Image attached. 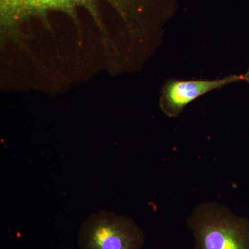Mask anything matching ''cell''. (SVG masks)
Returning a JSON list of instances; mask_svg holds the SVG:
<instances>
[{
	"label": "cell",
	"mask_w": 249,
	"mask_h": 249,
	"mask_svg": "<svg viewBox=\"0 0 249 249\" xmlns=\"http://www.w3.org/2000/svg\"><path fill=\"white\" fill-rule=\"evenodd\" d=\"M193 249H249V220L216 202L199 205L188 219Z\"/></svg>",
	"instance_id": "cell-1"
},
{
	"label": "cell",
	"mask_w": 249,
	"mask_h": 249,
	"mask_svg": "<svg viewBox=\"0 0 249 249\" xmlns=\"http://www.w3.org/2000/svg\"><path fill=\"white\" fill-rule=\"evenodd\" d=\"M78 242L80 249H142L145 234L132 218L100 211L82 224Z\"/></svg>",
	"instance_id": "cell-2"
},
{
	"label": "cell",
	"mask_w": 249,
	"mask_h": 249,
	"mask_svg": "<svg viewBox=\"0 0 249 249\" xmlns=\"http://www.w3.org/2000/svg\"><path fill=\"white\" fill-rule=\"evenodd\" d=\"M124 14L131 0H107ZM96 0H0L1 24L4 29L14 28L22 19L49 10H58L73 15L78 6H85L96 16Z\"/></svg>",
	"instance_id": "cell-3"
},
{
	"label": "cell",
	"mask_w": 249,
	"mask_h": 249,
	"mask_svg": "<svg viewBox=\"0 0 249 249\" xmlns=\"http://www.w3.org/2000/svg\"><path fill=\"white\" fill-rule=\"evenodd\" d=\"M241 80L249 81V71L244 74L231 75L215 80H182L171 78L165 83L162 89L160 109L168 117L177 118L186 106L203 95Z\"/></svg>",
	"instance_id": "cell-4"
}]
</instances>
